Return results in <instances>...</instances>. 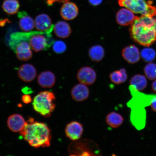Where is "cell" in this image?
<instances>
[{
  "instance_id": "d6986e66",
  "label": "cell",
  "mask_w": 156,
  "mask_h": 156,
  "mask_svg": "<svg viewBox=\"0 0 156 156\" xmlns=\"http://www.w3.org/2000/svg\"><path fill=\"white\" fill-rule=\"evenodd\" d=\"M54 30L56 36L61 38H68L72 33L70 25L64 21H59L56 23L54 26Z\"/></svg>"
},
{
  "instance_id": "5bb4252c",
  "label": "cell",
  "mask_w": 156,
  "mask_h": 156,
  "mask_svg": "<svg viewBox=\"0 0 156 156\" xmlns=\"http://www.w3.org/2000/svg\"><path fill=\"white\" fill-rule=\"evenodd\" d=\"M123 57L128 63L134 64L139 61L140 54L139 49L134 45L126 46L122 50Z\"/></svg>"
},
{
  "instance_id": "cb8c5ba5",
  "label": "cell",
  "mask_w": 156,
  "mask_h": 156,
  "mask_svg": "<svg viewBox=\"0 0 156 156\" xmlns=\"http://www.w3.org/2000/svg\"><path fill=\"white\" fill-rule=\"evenodd\" d=\"M141 55L144 61L151 62L155 60L156 56V52L153 48H146L141 50Z\"/></svg>"
},
{
  "instance_id": "f1b7e54d",
  "label": "cell",
  "mask_w": 156,
  "mask_h": 156,
  "mask_svg": "<svg viewBox=\"0 0 156 156\" xmlns=\"http://www.w3.org/2000/svg\"><path fill=\"white\" fill-rule=\"evenodd\" d=\"M22 101L25 104H28L32 101V98L28 94H25L22 97Z\"/></svg>"
},
{
  "instance_id": "277c9868",
  "label": "cell",
  "mask_w": 156,
  "mask_h": 156,
  "mask_svg": "<svg viewBox=\"0 0 156 156\" xmlns=\"http://www.w3.org/2000/svg\"><path fill=\"white\" fill-rule=\"evenodd\" d=\"M55 99L53 93L48 91L40 92L33 101L34 110L45 118H49L55 108Z\"/></svg>"
},
{
  "instance_id": "d4e9b609",
  "label": "cell",
  "mask_w": 156,
  "mask_h": 156,
  "mask_svg": "<svg viewBox=\"0 0 156 156\" xmlns=\"http://www.w3.org/2000/svg\"><path fill=\"white\" fill-rule=\"evenodd\" d=\"M144 73L148 79L153 80L156 79V64L149 63L144 68Z\"/></svg>"
},
{
  "instance_id": "8992f818",
  "label": "cell",
  "mask_w": 156,
  "mask_h": 156,
  "mask_svg": "<svg viewBox=\"0 0 156 156\" xmlns=\"http://www.w3.org/2000/svg\"><path fill=\"white\" fill-rule=\"evenodd\" d=\"M51 32H36L29 39V44L36 52L46 50L54 43Z\"/></svg>"
},
{
  "instance_id": "44dd1931",
  "label": "cell",
  "mask_w": 156,
  "mask_h": 156,
  "mask_svg": "<svg viewBox=\"0 0 156 156\" xmlns=\"http://www.w3.org/2000/svg\"><path fill=\"white\" fill-rule=\"evenodd\" d=\"M20 7L18 0H5L2 7L8 15H13L18 12Z\"/></svg>"
},
{
  "instance_id": "603a6c76",
  "label": "cell",
  "mask_w": 156,
  "mask_h": 156,
  "mask_svg": "<svg viewBox=\"0 0 156 156\" xmlns=\"http://www.w3.org/2000/svg\"><path fill=\"white\" fill-rule=\"evenodd\" d=\"M106 122L111 127L117 128L122 125L124 122V118L118 113L112 112L107 116Z\"/></svg>"
},
{
  "instance_id": "e0dca14e",
  "label": "cell",
  "mask_w": 156,
  "mask_h": 156,
  "mask_svg": "<svg viewBox=\"0 0 156 156\" xmlns=\"http://www.w3.org/2000/svg\"><path fill=\"white\" fill-rule=\"evenodd\" d=\"M37 81L41 87L49 88L53 87L55 83V76L53 73L50 71L43 72L39 74Z\"/></svg>"
},
{
  "instance_id": "ffe728a7",
  "label": "cell",
  "mask_w": 156,
  "mask_h": 156,
  "mask_svg": "<svg viewBox=\"0 0 156 156\" xmlns=\"http://www.w3.org/2000/svg\"><path fill=\"white\" fill-rule=\"evenodd\" d=\"M88 54L92 61L98 62L101 61L104 57L105 50L100 45H95L89 48Z\"/></svg>"
},
{
  "instance_id": "6da1fadb",
  "label": "cell",
  "mask_w": 156,
  "mask_h": 156,
  "mask_svg": "<svg viewBox=\"0 0 156 156\" xmlns=\"http://www.w3.org/2000/svg\"><path fill=\"white\" fill-rule=\"evenodd\" d=\"M129 89L132 97L127 103L128 107L131 110L130 122L136 129L141 130L146 125V107L150 106L156 95L142 93L131 85Z\"/></svg>"
},
{
  "instance_id": "ac0fdd59",
  "label": "cell",
  "mask_w": 156,
  "mask_h": 156,
  "mask_svg": "<svg viewBox=\"0 0 156 156\" xmlns=\"http://www.w3.org/2000/svg\"><path fill=\"white\" fill-rule=\"evenodd\" d=\"M18 16L20 19L19 26L21 30L24 32H28L34 28L35 21L26 12H19Z\"/></svg>"
},
{
  "instance_id": "7402d4cb",
  "label": "cell",
  "mask_w": 156,
  "mask_h": 156,
  "mask_svg": "<svg viewBox=\"0 0 156 156\" xmlns=\"http://www.w3.org/2000/svg\"><path fill=\"white\" fill-rule=\"evenodd\" d=\"M130 84L135 87L137 90L141 91L147 87V82L145 76L138 74L132 77L130 80Z\"/></svg>"
},
{
  "instance_id": "7c38bea8",
  "label": "cell",
  "mask_w": 156,
  "mask_h": 156,
  "mask_svg": "<svg viewBox=\"0 0 156 156\" xmlns=\"http://www.w3.org/2000/svg\"><path fill=\"white\" fill-rule=\"evenodd\" d=\"M136 17L130 10L123 8L116 13V20L117 23L121 26H126L132 24Z\"/></svg>"
},
{
  "instance_id": "5b68a950",
  "label": "cell",
  "mask_w": 156,
  "mask_h": 156,
  "mask_svg": "<svg viewBox=\"0 0 156 156\" xmlns=\"http://www.w3.org/2000/svg\"><path fill=\"white\" fill-rule=\"evenodd\" d=\"M120 6L124 7L135 13L153 17L156 15V6H153V2L146 0H118Z\"/></svg>"
},
{
  "instance_id": "836d02e7",
  "label": "cell",
  "mask_w": 156,
  "mask_h": 156,
  "mask_svg": "<svg viewBox=\"0 0 156 156\" xmlns=\"http://www.w3.org/2000/svg\"><path fill=\"white\" fill-rule=\"evenodd\" d=\"M151 89L154 92L156 93V80L152 83Z\"/></svg>"
},
{
  "instance_id": "52a82bcc",
  "label": "cell",
  "mask_w": 156,
  "mask_h": 156,
  "mask_svg": "<svg viewBox=\"0 0 156 156\" xmlns=\"http://www.w3.org/2000/svg\"><path fill=\"white\" fill-rule=\"evenodd\" d=\"M77 77L80 83L86 85H90L94 83L96 80L97 74L92 68L83 67L78 71Z\"/></svg>"
},
{
  "instance_id": "8fae6325",
  "label": "cell",
  "mask_w": 156,
  "mask_h": 156,
  "mask_svg": "<svg viewBox=\"0 0 156 156\" xmlns=\"http://www.w3.org/2000/svg\"><path fill=\"white\" fill-rule=\"evenodd\" d=\"M17 74L20 79L22 81L30 82L36 77L37 70L32 64H25L19 67Z\"/></svg>"
},
{
  "instance_id": "4fadbf2b",
  "label": "cell",
  "mask_w": 156,
  "mask_h": 156,
  "mask_svg": "<svg viewBox=\"0 0 156 156\" xmlns=\"http://www.w3.org/2000/svg\"><path fill=\"white\" fill-rule=\"evenodd\" d=\"M7 123L9 129L14 132L22 131L26 124L24 118L18 114L11 115L8 119Z\"/></svg>"
},
{
  "instance_id": "4316f807",
  "label": "cell",
  "mask_w": 156,
  "mask_h": 156,
  "mask_svg": "<svg viewBox=\"0 0 156 156\" xmlns=\"http://www.w3.org/2000/svg\"><path fill=\"white\" fill-rule=\"evenodd\" d=\"M110 79L113 83L119 85L122 83V76L120 71H116L110 74Z\"/></svg>"
},
{
  "instance_id": "9a60e30c",
  "label": "cell",
  "mask_w": 156,
  "mask_h": 156,
  "mask_svg": "<svg viewBox=\"0 0 156 156\" xmlns=\"http://www.w3.org/2000/svg\"><path fill=\"white\" fill-rule=\"evenodd\" d=\"M72 98L77 102L86 100L89 97V90L86 85L80 83L77 84L72 89L71 91Z\"/></svg>"
},
{
  "instance_id": "83f0119b",
  "label": "cell",
  "mask_w": 156,
  "mask_h": 156,
  "mask_svg": "<svg viewBox=\"0 0 156 156\" xmlns=\"http://www.w3.org/2000/svg\"><path fill=\"white\" fill-rule=\"evenodd\" d=\"M48 6H51L54 3H64L69 1V0H44Z\"/></svg>"
},
{
  "instance_id": "3957f363",
  "label": "cell",
  "mask_w": 156,
  "mask_h": 156,
  "mask_svg": "<svg viewBox=\"0 0 156 156\" xmlns=\"http://www.w3.org/2000/svg\"><path fill=\"white\" fill-rule=\"evenodd\" d=\"M20 134L32 147L38 148L49 147L51 139V132L44 123L35 121L29 119Z\"/></svg>"
},
{
  "instance_id": "484cf974",
  "label": "cell",
  "mask_w": 156,
  "mask_h": 156,
  "mask_svg": "<svg viewBox=\"0 0 156 156\" xmlns=\"http://www.w3.org/2000/svg\"><path fill=\"white\" fill-rule=\"evenodd\" d=\"M67 45L64 42L61 41H57L53 44V50L55 53L61 54L64 53L67 50Z\"/></svg>"
},
{
  "instance_id": "e575fe53",
  "label": "cell",
  "mask_w": 156,
  "mask_h": 156,
  "mask_svg": "<svg viewBox=\"0 0 156 156\" xmlns=\"http://www.w3.org/2000/svg\"></svg>"
},
{
  "instance_id": "30bf717a",
  "label": "cell",
  "mask_w": 156,
  "mask_h": 156,
  "mask_svg": "<svg viewBox=\"0 0 156 156\" xmlns=\"http://www.w3.org/2000/svg\"><path fill=\"white\" fill-rule=\"evenodd\" d=\"M83 126L76 121L72 122L67 125L65 129L66 136L73 141H77L83 134Z\"/></svg>"
},
{
  "instance_id": "9c48e42d",
  "label": "cell",
  "mask_w": 156,
  "mask_h": 156,
  "mask_svg": "<svg viewBox=\"0 0 156 156\" xmlns=\"http://www.w3.org/2000/svg\"><path fill=\"white\" fill-rule=\"evenodd\" d=\"M79 8L76 5L71 2H66L62 5L60 10V15L65 20H72L79 14Z\"/></svg>"
},
{
  "instance_id": "2e32d148",
  "label": "cell",
  "mask_w": 156,
  "mask_h": 156,
  "mask_svg": "<svg viewBox=\"0 0 156 156\" xmlns=\"http://www.w3.org/2000/svg\"><path fill=\"white\" fill-rule=\"evenodd\" d=\"M15 52L17 58L21 61H27L32 57L33 53L30 44L25 41L21 42L17 44Z\"/></svg>"
},
{
  "instance_id": "4dcf8cb0",
  "label": "cell",
  "mask_w": 156,
  "mask_h": 156,
  "mask_svg": "<svg viewBox=\"0 0 156 156\" xmlns=\"http://www.w3.org/2000/svg\"><path fill=\"white\" fill-rule=\"evenodd\" d=\"M88 1L91 5L96 6L100 5L102 3L103 0H88Z\"/></svg>"
},
{
  "instance_id": "1f68e13d",
  "label": "cell",
  "mask_w": 156,
  "mask_h": 156,
  "mask_svg": "<svg viewBox=\"0 0 156 156\" xmlns=\"http://www.w3.org/2000/svg\"><path fill=\"white\" fill-rule=\"evenodd\" d=\"M150 107L152 110L156 112V95L152 101Z\"/></svg>"
},
{
  "instance_id": "ba28073f",
  "label": "cell",
  "mask_w": 156,
  "mask_h": 156,
  "mask_svg": "<svg viewBox=\"0 0 156 156\" xmlns=\"http://www.w3.org/2000/svg\"><path fill=\"white\" fill-rule=\"evenodd\" d=\"M35 27L37 30L44 32H52L54 27L51 17L44 13L37 16L35 20Z\"/></svg>"
},
{
  "instance_id": "7a4b0ae2",
  "label": "cell",
  "mask_w": 156,
  "mask_h": 156,
  "mask_svg": "<svg viewBox=\"0 0 156 156\" xmlns=\"http://www.w3.org/2000/svg\"><path fill=\"white\" fill-rule=\"evenodd\" d=\"M129 32L134 42L149 47L156 41V20L145 15L137 16L131 24Z\"/></svg>"
},
{
  "instance_id": "d6a6232c",
  "label": "cell",
  "mask_w": 156,
  "mask_h": 156,
  "mask_svg": "<svg viewBox=\"0 0 156 156\" xmlns=\"http://www.w3.org/2000/svg\"><path fill=\"white\" fill-rule=\"evenodd\" d=\"M22 91L23 93H24L25 94H30L32 92V90L30 88L27 87L23 88Z\"/></svg>"
},
{
  "instance_id": "f546056e",
  "label": "cell",
  "mask_w": 156,
  "mask_h": 156,
  "mask_svg": "<svg viewBox=\"0 0 156 156\" xmlns=\"http://www.w3.org/2000/svg\"><path fill=\"white\" fill-rule=\"evenodd\" d=\"M119 71L122 73V83H123L126 81L128 79V76L127 75L126 70L124 68H122Z\"/></svg>"
}]
</instances>
